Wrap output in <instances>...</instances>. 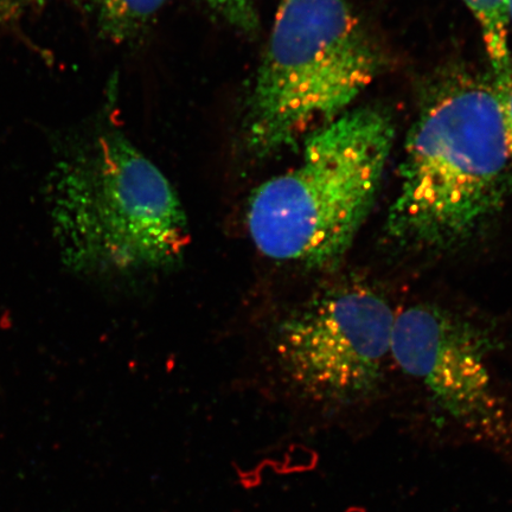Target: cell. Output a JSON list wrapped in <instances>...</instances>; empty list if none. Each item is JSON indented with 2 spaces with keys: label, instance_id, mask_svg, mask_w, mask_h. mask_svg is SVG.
<instances>
[{
  "label": "cell",
  "instance_id": "cell-6",
  "mask_svg": "<svg viewBox=\"0 0 512 512\" xmlns=\"http://www.w3.org/2000/svg\"><path fill=\"white\" fill-rule=\"evenodd\" d=\"M490 341L476 325L418 304L395 318L392 357L441 411L492 441L510 438L507 409L490 368Z\"/></svg>",
  "mask_w": 512,
  "mask_h": 512
},
{
  "label": "cell",
  "instance_id": "cell-7",
  "mask_svg": "<svg viewBox=\"0 0 512 512\" xmlns=\"http://www.w3.org/2000/svg\"><path fill=\"white\" fill-rule=\"evenodd\" d=\"M96 24L114 43L133 41L149 27L166 0H88Z\"/></svg>",
  "mask_w": 512,
  "mask_h": 512
},
{
  "label": "cell",
  "instance_id": "cell-4",
  "mask_svg": "<svg viewBox=\"0 0 512 512\" xmlns=\"http://www.w3.org/2000/svg\"><path fill=\"white\" fill-rule=\"evenodd\" d=\"M380 68V51L347 0H281L247 101V151L274 156L341 117Z\"/></svg>",
  "mask_w": 512,
  "mask_h": 512
},
{
  "label": "cell",
  "instance_id": "cell-8",
  "mask_svg": "<svg viewBox=\"0 0 512 512\" xmlns=\"http://www.w3.org/2000/svg\"><path fill=\"white\" fill-rule=\"evenodd\" d=\"M475 17L494 75L512 63L509 46L508 0H463Z\"/></svg>",
  "mask_w": 512,
  "mask_h": 512
},
{
  "label": "cell",
  "instance_id": "cell-10",
  "mask_svg": "<svg viewBox=\"0 0 512 512\" xmlns=\"http://www.w3.org/2000/svg\"><path fill=\"white\" fill-rule=\"evenodd\" d=\"M47 0H0V38L14 34L32 10H38Z\"/></svg>",
  "mask_w": 512,
  "mask_h": 512
},
{
  "label": "cell",
  "instance_id": "cell-9",
  "mask_svg": "<svg viewBox=\"0 0 512 512\" xmlns=\"http://www.w3.org/2000/svg\"><path fill=\"white\" fill-rule=\"evenodd\" d=\"M206 3L242 34H258L260 21L254 0H206Z\"/></svg>",
  "mask_w": 512,
  "mask_h": 512
},
{
  "label": "cell",
  "instance_id": "cell-2",
  "mask_svg": "<svg viewBox=\"0 0 512 512\" xmlns=\"http://www.w3.org/2000/svg\"><path fill=\"white\" fill-rule=\"evenodd\" d=\"M511 171L494 82L452 76L409 132L388 235L427 249L464 243L502 209Z\"/></svg>",
  "mask_w": 512,
  "mask_h": 512
},
{
  "label": "cell",
  "instance_id": "cell-11",
  "mask_svg": "<svg viewBox=\"0 0 512 512\" xmlns=\"http://www.w3.org/2000/svg\"><path fill=\"white\" fill-rule=\"evenodd\" d=\"M494 87L503 121L505 143L512 169V63L501 74L494 75Z\"/></svg>",
  "mask_w": 512,
  "mask_h": 512
},
{
  "label": "cell",
  "instance_id": "cell-3",
  "mask_svg": "<svg viewBox=\"0 0 512 512\" xmlns=\"http://www.w3.org/2000/svg\"><path fill=\"white\" fill-rule=\"evenodd\" d=\"M394 133L389 115L373 107L310 133L300 163L262 183L249 200L256 248L311 270L337 266L374 207Z\"/></svg>",
  "mask_w": 512,
  "mask_h": 512
},
{
  "label": "cell",
  "instance_id": "cell-1",
  "mask_svg": "<svg viewBox=\"0 0 512 512\" xmlns=\"http://www.w3.org/2000/svg\"><path fill=\"white\" fill-rule=\"evenodd\" d=\"M48 197L62 259L76 273L164 271L190 245L169 179L119 132L70 144L50 171Z\"/></svg>",
  "mask_w": 512,
  "mask_h": 512
},
{
  "label": "cell",
  "instance_id": "cell-5",
  "mask_svg": "<svg viewBox=\"0 0 512 512\" xmlns=\"http://www.w3.org/2000/svg\"><path fill=\"white\" fill-rule=\"evenodd\" d=\"M395 318L373 288L338 285L281 323L275 354L287 379L309 398L356 403L380 387L392 356Z\"/></svg>",
  "mask_w": 512,
  "mask_h": 512
},
{
  "label": "cell",
  "instance_id": "cell-12",
  "mask_svg": "<svg viewBox=\"0 0 512 512\" xmlns=\"http://www.w3.org/2000/svg\"><path fill=\"white\" fill-rule=\"evenodd\" d=\"M509 27H512V0H508Z\"/></svg>",
  "mask_w": 512,
  "mask_h": 512
}]
</instances>
